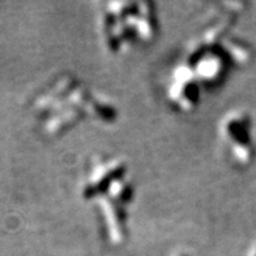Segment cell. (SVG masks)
<instances>
[{
  "mask_svg": "<svg viewBox=\"0 0 256 256\" xmlns=\"http://www.w3.org/2000/svg\"><path fill=\"white\" fill-rule=\"evenodd\" d=\"M81 196L98 208L108 240L112 243L124 240L128 208L134 202V184L124 162L101 158L92 165L81 186Z\"/></svg>",
  "mask_w": 256,
  "mask_h": 256,
  "instance_id": "1",
  "label": "cell"
},
{
  "mask_svg": "<svg viewBox=\"0 0 256 256\" xmlns=\"http://www.w3.org/2000/svg\"><path fill=\"white\" fill-rule=\"evenodd\" d=\"M220 138L228 158L236 165L247 164L251 156V138L248 136V118L242 112H230L220 126Z\"/></svg>",
  "mask_w": 256,
  "mask_h": 256,
  "instance_id": "2",
  "label": "cell"
}]
</instances>
